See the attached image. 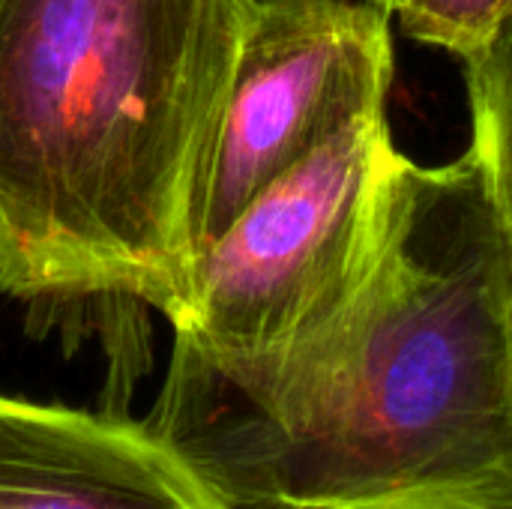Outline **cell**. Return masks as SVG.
<instances>
[{"instance_id": "obj_1", "label": "cell", "mask_w": 512, "mask_h": 509, "mask_svg": "<svg viewBox=\"0 0 512 509\" xmlns=\"http://www.w3.org/2000/svg\"><path fill=\"white\" fill-rule=\"evenodd\" d=\"M147 423L234 509H512V270L474 153L399 162L366 273L282 351L174 339Z\"/></svg>"}, {"instance_id": "obj_5", "label": "cell", "mask_w": 512, "mask_h": 509, "mask_svg": "<svg viewBox=\"0 0 512 509\" xmlns=\"http://www.w3.org/2000/svg\"><path fill=\"white\" fill-rule=\"evenodd\" d=\"M0 509H234L150 423L0 393Z\"/></svg>"}, {"instance_id": "obj_2", "label": "cell", "mask_w": 512, "mask_h": 509, "mask_svg": "<svg viewBox=\"0 0 512 509\" xmlns=\"http://www.w3.org/2000/svg\"><path fill=\"white\" fill-rule=\"evenodd\" d=\"M258 0H0V291L171 324Z\"/></svg>"}, {"instance_id": "obj_8", "label": "cell", "mask_w": 512, "mask_h": 509, "mask_svg": "<svg viewBox=\"0 0 512 509\" xmlns=\"http://www.w3.org/2000/svg\"><path fill=\"white\" fill-rule=\"evenodd\" d=\"M366 3H372L375 9H381L384 15H390V18H393V15L402 9V3H405V0H366Z\"/></svg>"}, {"instance_id": "obj_7", "label": "cell", "mask_w": 512, "mask_h": 509, "mask_svg": "<svg viewBox=\"0 0 512 509\" xmlns=\"http://www.w3.org/2000/svg\"><path fill=\"white\" fill-rule=\"evenodd\" d=\"M510 9L512 0H405L396 15L411 39L462 60L495 36Z\"/></svg>"}, {"instance_id": "obj_6", "label": "cell", "mask_w": 512, "mask_h": 509, "mask_svg": "<svg viewBox=\"0 0 512 509\" xmlns=\"http://www.w3.org/2000/svg\"><path fill=\"white\" fill-rule=\"evenodd\" d=\"M471 102V153L495 207L512 270V9L495 36L462 57Z\"/></svg>"}, {"instance_id": "obj_3", "label": "cell", "mask_w": 512, "mask_h": 509, "mask_svg": "<svg viewBox=\"0 0 512 509\" xmlns=\"http://www.w3.org/2000/svg\"><path fill=\"white\" fill-rule=\"evenodd\" d=\"M402 159L387 111H372L270 183L198 255L174 339L252 363L312 330L366 273Z\"/></svg>"}, {"instance_id": "obj_4", "label": "cell", "mask_w": 512, "mask_h": 509, "mask_svg": "<svg viewBox=\"0 0 512 509\" xmlns=\"http://www.w3.org/2000/svg\"><path fill=\"white\" fill-rule=\"evenodd\" d=\"M393 78L390 15L372 3L258 0L195 210V261L270 183L384 111Z\"/></svg>"}]
</instances>
